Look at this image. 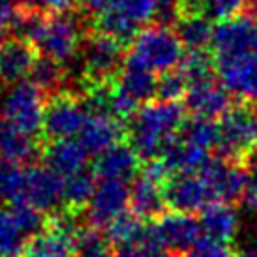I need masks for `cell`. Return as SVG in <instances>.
Wrapping results in <instances>:
<instances>
[{"instance_id":"cell-1","label":"cell","mask_w":257,"mask_h":257,"mask_svg":"<svg viewBox=\"0 0 257 257\" xmlns=\"http://www.w3.org/2000/svg\"><path fill=\"white\" fill-rule=\"evenodd\" d=\"M14 30L19 38L29 40L42 57L53 58L64 66L79 57L86 38L73 15H43L23 4Z\"/></svg>"},{"instance_id":"cell-2","label":"cell","mask_w":257,"mask_h":257,"mask_svg":"<svg viewBox=\"0 0 257 257\" xmlns=\"http://www.w3.org/2000/svg\"><path fill=\"white\" fill-rule=\"evenodd\" d=\"M184 120V107L179 101H149L130 118L128 143L145 164L160 160L167 145L179 136Z\"/></svg>"},{"instance_id":"cell-3","label":"cell","mask_w":257,"mask_h":257,"mask_svg":"<svg viewBox=\"0 0 257 257\" xmlns=\"http://www.w3.org/2000/svg\"><path fill=\"white\" fill-rule=\"evenodd\" d=\"M85 6L92 14L94 32L114 38L122 45L132 43L160 10L158 0H90Z\"/></svg>"},{"instance_id":"cell-4","label":"cell","mask_w":257,"mask_h":257,"mask_svg":"<svg viewBox=\"0 0 257 257\" xmlns=\"http://www.w3.org/2000/svg\"><path fill=\"white\" fill-rule=\"evenodd\" d=\"M184 53V45L175 30L164 25H152L145 27L132 40L126 62L162 75L179 68Z\"/></svg>"},{"instance_id":"cell-5","label":"cell","mask_w":257,"mask_h":257,"mask_svg":"<svg viewBox=\"0 0 257 257\" xmlns=\"http://www.w3.org/2000/svg\"><path fill=\"white\" fill-rule=\"evenodd\" d=\"M122 47L124 45L114 38L92 30L90 36L85 38L77 57L81 86L116 81L126 62Z\"/></svg>"},{"instance_id":"cell-6","label":"cell","mask_w":257,"mask_h":257,"mask_svg":"<svg viewBox=\"0 0 257 257\" xmlns=\"http://www.w3.org/2000/svg\"><path fill=\"white\" fill-rule=\"evenodd\" d=\"M257 145L255 109L250 103H235L220 122V141H218V158L248 164Z\"/></svg>"},{"instance_id":"cell-7","label":"cell","mask_w":257,"mask_h":257,"mask_svg":"<svg viewBox=\"0 0 257 257\" xmlns=\"http://www.w3.org/2000/svg\"><path fill=\"white\" fill-rule=\"evenodd\" d=\"M81 229L75 210H57L47 216V223L40 233L30 236L21 257H73Z\"/></svg>"},{"instance_id":"cell-8","label":"cell","mask_w":257,"mask_h":257,"mask_svg":"<svg viewBox=\"0 0 257 257\" xmlns=\"http://www.w3.org/2000/svg\"><path fill=\"white\" fill-rule=\"evenodd\" d=\"M45 107V96L32 81L12 85L2 98V116L32 137L43 132Z\"/></svg>"},{"instance_id":"cell-9","label":"cell","mask_w":257,"mask_h":257,"mask_svg":"<svg viewBox=\"0 0 257 257\" xmlns=\"http://www.w3.org/2000/svg\"><path fill=\"white\" fill-rule=\"evenodd\" d=\"M88 109L81 100V96L73 94L72 90L51 96L45 107L43 116V136L47 141H64L79 136L88 118Z\"/></svg>"},{"instance_id":"cell-10","label":"cell","mask_w":257,"mask_h":257,"mask_svg":"<svg viewBox=\"0 0 257 257\" xmlns=\"http://www.w3.org/2000/svg\"><path fill=\"white\" fill-rule=\"evenodd\" d=\"M14 205H29L40 212H57L64 205V179L47 165H30L23 173L19 199Z\"/></svg>"},{"instance_id":"cell-11","label":"cell","mask_w":257,"mask_h":257,"mask_svg":"<svg viewBox=\"0 0 257 257\" xmlns=\"http://www.w3.org/2000/svg\"><path fill=\"white\" fill-rule=\"evenodd\" d=\"M210 47L214 51V60H229L257 51V19L251 15H238L218 23Z\"/></svg>"},{"instance_id":"cell-12","label":"cell","mask_w":257,"mask_h":257,"mask_svg":"<svg viewBox=\"0 0 257 257\" xmlns=\"http://www.w3.org/2000/svg\"><path fill=\"white\" fill-rule=\"evenodd\" d=\"M164 197L167 210L190 216L203 212L208 205L216 203L210 188L199 173L169 177L164 184Z\"/></svg>"},{"instance_id":"cell-13","label":"cell","mask_w":257,"mask_h":257,"mask_svg":"<svg viewBox=\"0 0 257 257\" xmlns=\"http://www.w3.org/2000/svg\"><path fill=\"white\" fill-rule=\"evenodd\" d=\"M199 175L208 184L216 203H235L242 199L250 177L242 164L223 158H210Z\"/></svg>"},{"instance_id":"cell-14","label":"cell","mask_w":257,"mask_h":257,"mask_svg":"<svg viewBox=\"0 0 257 257\" xmlns=\"http://www.w3.org/2000/svg\"><path fill=\"white\" fill-rule=\"evenodd\" d=\"M130 207V186L118 180H100L92 199L86 207V218L90 227L105 229L113 220Z\"/></svg>"},{"instance_id":"cell-15","label":"cell","mask_w":257,"mask_h":257,"mask_svg":"<svg viewBox=\"0 0 257 257\" xmlns=\"http://www.w3.org/2000/svg\"><path fill=\"white\" fill-rule=\"evenodd\" d=\"M160 242L167 251H175L177 255H188L193 246L203 238L199 220L190 214L165 212L162 218L152 221Z\"/></svg>"},{"instance_id":"cell-16","label":"cell","mask_w":257,"mask_h":257,"mask_svg":"<svg viewBox=\"0 0 257 257\" xmlns=\"http://www.w3.org/2000/svg\"><path fill=\"white\" fill-rule=\"evenodd\" d=\"M184 101L186 109L193 116L210 118V120L223 118L231 111V107L235 105L231 100V92L225 88L223 83H218L216 77L190 85Z\"/></svg>"},{"instance_id":"cell-17","label":"cell","mask_w":257,"mask_h":257,"mask_svg":"<svg viewBox=\"0 0 257 257\" xmlns=\"http://www.w3.org/2000/svg\"><path fill=\"white\" fill-rule=\"evenodd\" d=\"M214 64L229 92L257 105V51L229 60H214Z\"/></svg>"},{"instance_id":"cell-18","label":"cell","mask_w":257,"mask_h":257,"mask_svg":"<svg viewBox=\"0 0 257 257\" xmlns=\"http://www.w3.org/2000/svg\"><path fill=\"white\" fill-rule=\"evenodd\" d=\"M38 60L36 47L25 38H6L0 43V79L17 85L32 73Z\"/></svg>"},{"instance_id":"cell-19","label":"cell","mask_w":257,"mask_h":257,"mask_svg":"<svg viewBox=\"0 0 257 257\" xmlns=\"http://www.w3.org/2000/svg\"><path fill=\"white\" fill-rule=\"evenodd\" d=\"M43 150L38 137L25 134L4 116H0V164L21 165L32 162Z\"/></svg>"},{"instance_id":"cell-20","label":"cell","mask_w":257,"mask_h":257,"mask_svg":"<svg viewBox=\"0 0 257 257\" xmlns=\"http://www.w3.org/2000/svg\"><path fill=\"white\" fill-rule=\"evenodd\" d=\"M141 158L132 149L130 143H118L109 150L96 156L94 162V177L98 180H118L128 182L139 171Z\"/></svg>"},{"instance_id":"cell-21","label":"cell","mask_w":257,"mask_h":257,"mask_svg":"<svg viewBox=\"0 0 257 257\" xmlns=\"http://www.w3.org/2000/svg\"><path fill=\"white\" fill-rule=\"evenodd\" d=\"M130 210L141 220L156 221L167 210L164 197V182L141 171L130 186Z\"/></svg>"},{"instance_id":"cell-22","label":"cell","mask_w":257,"mask_h":257,"mask_svg":"<svg viewBox=\"0 0 257 257\" xmlns=\"http://www.w3.org/2000/svg\"><path fill=\"white\" fill-rule=\"evenodd\" d=\"M126 136V128L122 120L109 114H88L85 126L79 134L81 145L88 150V154H101L114 145L122 143Z\"/></svg>"},{"instance_id":"cell-23","label":"cell","mask_w":257,"mask_h":257,"mask_svg":"<svg viewBox=\"0 0 257 257\" xmlns=\"http://www.w3.org/2000/svg\"><path fill=\"white\" fill-rule=\"evenodd\" d=\"M43 165L60 175L62 179L73 177L85 171L88 162V150L81 145V141L64 139V141H47L42 150Z\"/></svg>"},{"instance_id":"cell-24","label":"cell","mask_w":257,"mask_h":257,"mask_svg":"<svg viewBox=\"0 0 257 257\" xmlns=\"http://www.w3.org/2000/svg\"><path fill=\"white\" fill-rule=\"evenodd\" d=\"M203 235L229 244L238 233V214L231 203H212L199 216Z\"/></svg>"},{"instance_id":"cell-25","label":"cell","mask_w":257,"mask_h":257,"mask_svg":"<svg viewBox=\"0 0 257 257\" xmlns=\"http://www.w3.org/2000/svg\"><path fill=\"white\" fill-rule=\"evenodd\" d=\"M116 86L128 100H132L137 107L149 103L154 96H158V77L156 73L143 70L139 66L124 62L122 72L116 77Z\"/></svg>"},{"instance_id":"cell-26","label":"cell","mask_w":257,"mask_h":257,"mask_svg":"<svg viewBox=\"0 0 257 257\" xmlns=\"http://www.w3.org/2000/svg\"><path fill=\"white\" fill-rule=\"evenodd\" d=\"M250 0H179L175 14L199 15L208 21H229L238 15H244Z\"/></svg>"},{"instance_id":"cell-27","label":"cell","mask_w":257,"mask_h":257,"mask_svg":"<svg viewBox=\"0 0 257 257\" xmlns=\"http://www.w3.org/2000/svg\"><path fill=\"white\" fill-rule=\"evenodd\" d=\"M175 32L186 51H207L212 45L214 27L212 21L199 15H179L175 17Z\"/></svg>"},{"instance_id":"cell-28","label":"cell","mask_w":257,"mask_h":257,"mask_svg":"<svg viewBox=\"0 0 257 257\" xmlns=\"http://www.w3.org/2000/svg\"><path fill=\"white\" fill-rule=\"evenodd\" d=\"M179 137L188 145L195 149H201L208 152L218 147L220 141V124L210 118H201V116H192L186 118L182 128L179 132Z\"/></svg>"},{"instance_id":"cell-29","label":"cell","mask_w":257,"mask_h":257,"mask_svg":"<svg viewBox=\"0 0 257 257\" xmlns=\"http://www.w3.org/2000/svg\"><path fill=\"white\" fill-rule=\"evenodd\" d=\"M30 236L19 223L14 208L0 210V257H21Z\"/></svg>"},{"instance_id":"cell-30","label":"cell","mask_w":257,"mask_h":257,"mask_svg":"<svg viewBox=\"0 0 257 257\" xmlns=\"http://www.w3.org/2000/svg\"><path fill=\"white\" fill-rule=\"evenodd\" d=\"M66 79H68L66 66L47 57H38L36 64L32 68V73H30V81L43 94H51V96L64 90L62 86H64Z\"/></svg>"},{"instance_id":"cell-31","label":"cell","mask_w":257,"mask_h":257,"mask_svg":"<svg viewBox=\"0 0 257 257\" xmlns=\"http://www.w3.org/2000/svg\"><path fill=\"white\" fill-rule=\"evenodd\" d=\"M96 188H98V182L94 173L81 171L73 177L64 179V208H70L75 212L86 208Z\"/></svg>"},{"instance_id":"cell-32","label":"cell","mask_w":257,"mask_h":257,"mask_svg":"<svg viewBox=\"0 0 257 257\" xmlns=\"http://www.w3.org/2000/svg\"><path fill=\"white\" fill-rule=\"evenodd\" d=\"M113 257H167V250L160 242L154 225L149 223L139 238L113 248Z\"/></svg>"},{"instance_id":"cell-33","label":"cell","mask_w":257,"mask_h":257,"mask_svg":"<svg viewBox=\"0 0 257 257\" xmlns=\"http://www.w3.org/2000/svg\"><path fill=\"white\" fill-rule=\"evenodd\" d=\"M143 231H145L143 220L137 218L132 210H128V212L118 216L116 220H113L105 227V236H107V240L111 242V246L116 248L120 244H128L132 240L139 238Z\"/></svg>"},{"instance_id":"cell-34","label":"cell","mask_w":257,"mask_h":257,"mask_svg":"<svg viewBox=\"0 0 257 257\" xmlns=\"http://www.w3.org/2000/svg\"><path fill=\"white\" fill-rule=\"evenodd\" d=\"M180 72L184 73L190 85L199 83L205 79L214 77V58L208 55L207 51H186L182 60H180Z\"/></svg>"},{"instance_id":"cell-35","label":"cell","mask_w":257,"mask_h":257,"mask_svg":"<svg viewBox=\"0 0 257 257\" xmlns=\"http://www.w3.org/2000/svg\"><path fill=\"white\" fill-rule=\"evenodd\" d=\"M73 257H113V246L96 227H83L77 236Z\"/></svg>"},{"instance_id":"cell-36","label":"cell","mask_w":257,"mask_h":257,"mask_svg":"<svg viewBox=\"0 0 257 257\" xmlns=\"http://www.w3.org/2000/svg\"><path fill=\"white\" fill-rule=\"evenodd\" d=\"M188 88L190 81L180 72V68L162 73V77L158 79V98L164 101H179L180 98H186Z\"/></svg>"},{"instance_id":"cell-37","label":"cell","mask_w":257,"mask_h":257,"mask_svg":"<svg viewBox=\"0 0 257 257\" xmlns=\"http://www.w3.org/2000/svg\"><path fill=\"white\" fill-rule=\"evenodd\" d=\"M77 4V0H23V6L43 15H66Z\"/></svg>"},{"instance_id":"cell-38","label":"cell","mask_w":257,"mask_h":257,"mask_svg":"<svg viewBox=\"0 0 257 257\" xmlns=\"http://www.w3.org/2000/svg\"><path fill=\"white\" fill-rule=\"evenodd\" d=\"M186 257H236V253L229 248V244L218 242L203 235V238L193 246V250Z\"/></svg>"},{"instance_id":"cell-39","label":"cell","mask_w":257,"mask_h":257,"mask_svg":"<svg viewBox=\"0 0 257 257\" xmlns=\"http://www.w3.org/2000/svg\"><path fill=\"white\" fill-rule=\"evenodd\" d=\"M19 6L15 0H0V43L6 40V30L15 25Z\"/></svg>"},{"instance_id":"cell-40","label":"cell","mask_w":257,"mask_h":257,"mask_svg":"<svg viewBox=\"0 0 257 257\" xmlns=\"http://www.w3.org/2000/svg\"><path fill=\"white\" fill-rule=\"evenodd\" d=\"M242 203L246 208L257 210V173L255 171H251V175L248 177V184H246V190H244Z\"/></svg>"},{"instance_id":"cell-41","label":"cell","mask_w":257,"mask_h":257,"mask_svg":"<svg viewBox=\"0 0 257 257\" xmlns=\"http://www.w3.org/2000/svg\"><path fill=\"white\" fill-rule=\"evenodd\" d=\"M179 0H158V6L162 10H177Z\"/></svg>"},{"instance_id":"cell-42","label":"cell","mask_w":257,"mask_h":257,"mask_svg":"<svg viewBox=\"0 0 257 257\" xmlns=\"http://www.w3.org/2000/svg\"><path fill=\"white\" fill-rule=\"evenodd\" d=\"M248 250H250L251 253H255V255H257V231L253 233V236H251V240H250V246H248Z\"/></svg>"},{"instance_id":"cell-43","label":"cell","mask_w":257,"mask_h":257,"mask_svg":"<svg viewBox=\"0 0 257 257\" xmlns=\"http://www.w3.org/2000/svg\"><path fill=\"white\" fill-rule=\"evenodd\" d=\"M250 162H253V171L257 173V150L251 154V158H250Z\"/></svg>"},{"instance_id":"cell-44","label":"cell","mask_w":257,"mask_h":257,"mask_svg":"<svg viewBox=\"0 0 257 257\" xmlns=\"http://www.w3.org/2000/svg\"><path fill=\"white\" fill-rule=\"evenodd\" d=\"M0 197H4V193H2V165H0Z\"/></svg>"},{"instance_id":"cell-45","label":"cell","mask_w":257,"mask_h":257,"mask_svg":"<svg viewBox=\"0 0 257 257\" xmlns=\"http://www.w3.org/2000/svg\"><path fill=\"white\" fill-rule=\"evenodd\" d=\"M255 124H257V109H255Z\"/></svg>"},{"instance_id":"cell-46","label":"cell","mask_w":257,"mask_h":257,"mask_svg":"<svg viewBox=\"0 0 257 257\" xmlns=\"http://www.w3.org/2000/svg\"><path fill=\"white\" fill-rule=\"evenodd\" d=\"M173 257H186V255H173Z\"/></svg>"},{"instance_id":"cell-47","label":"cell","mask_w":257,"mask_h":257,"mask_svg":"<svg viewBox=\"0 0 257 257\" xmlns=\"http://www.w3.org/2000/svg\"><path fill=\"white\" fill-rule=\"evenodd\" d=\"M0 81H2V79H0Z\"/></svg>"}]
</instances>
